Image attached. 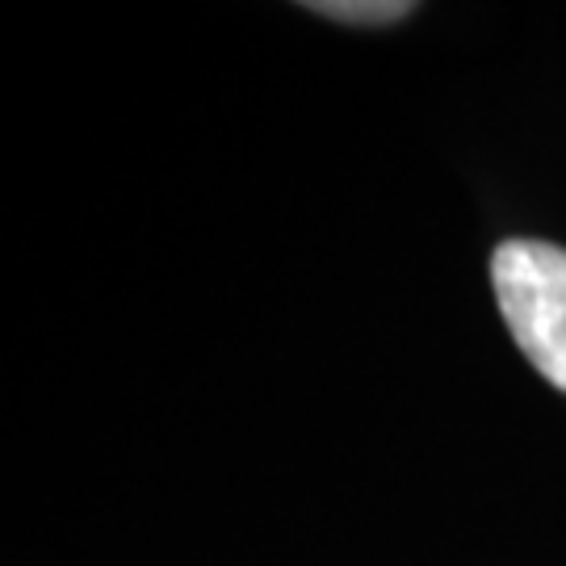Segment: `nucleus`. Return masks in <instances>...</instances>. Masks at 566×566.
<instances>
[{"mask_svg":"<svg viewBox=\"0 0 566 566\" xmlns=\"http://www.w3.org/2000/svg\"><path fill=\"white\" fill-rule=\"evenodd\" d=\"M491 282L516 348L549 386L566 390V248L504 240L491 256Z\"/></svg>","mask_w":566,"mask_h":566,"instance_id":"nucleus-1","label":"nucleus"},{"mask_svg":"<svg viewBox=\"0 0 566 566\" xmlns=\"http://www.w3.org/2000/svg\"><path fill=\"white\" fill-rule=\"evenodd\" d=\"M311 13L332 21H357V25H386V21H399L411 13V4L403 0H324V4H306Z\"/></svg>","mask_w":566,"mask_h":566,"instance_id":"nucleus-2","label":"nucleus"}]
</instances>
